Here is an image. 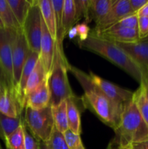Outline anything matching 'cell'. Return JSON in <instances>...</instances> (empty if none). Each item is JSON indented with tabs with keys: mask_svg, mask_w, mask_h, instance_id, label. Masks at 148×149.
Returning <instances> with one entry per match:
<instances>
[{
	"mask_svg": "<svg viewBox=\"0 0 148 149\" xmlns=\"http://www.w3.org/2000/svg\"><path fill=\"white\" fill-rule=\"evenodd\" d=\"M68 71L75 77L84 90L81 101L102 122L113 130L118 126L123 108L115 104L91 81L89 75L68 63Z\"/></svg>",
	"mask_w": 148,
	"mask_h": 149,
	"instance_id": "obj_1",
	"label": "cell"
},
{
	"mask_svg": "<svg viewBox=\"0 0 148 149\" xmlns=\"http://www.w3.org/2000/svg\"><path fill=\"white\" fill-rule=\"evenodd\" d=\"M78 44L81 49L99 55L117 65L139 84L145 81V77L139 65L115 42L102 39L90 32L86 40L78 41Z\"/></svg>",
	"mask_w": 148,
	"mask_h": 149,
	"instance_id": "obj_2",
	"label": "cell"
},
{
	"mask_svg": "<svg viewBox=\"0 0 148 149\" xmlns=\"http://www.w3.org/2000/svg\"><path fill=\"white\" fill-rule=\"evenodd\" d=\"M115 142L119 146H129L148 138V127L133 98L123 108L118 127L115 130Z\"/></svg>",
	"mask_w": 148,
	"mask_h": 149,
	"instance_id": "obj_3",
	"label": "cell"
},
{
	"mask_svg": "<svg viewBox=\"0 0 148 149\" xmlns=\"http://www.w3.org/2000/svg\"><path fill=\"white\" fill-rule=\"evenodd\" d=\"M68 64L63 48L56 45L52 69L47 75L51 106H57L61 102L75 96L68 80Z\"/></svg>",
	"mask_w": 148,
	"mask_h": 149,
	"instance_id": "obj_4",
	"label": "cell"
},
{
	"mask_svg": "<svg viewBox=\"0 0 148 149\" xmlns=\"http://www.w3.org/2000/svg\"><path fill=\"white\" fill-rule=\"evenodd\" d=\"M24 124L38 141L46 143L55 128L52 106L41 109L26 107Z\"/></svg>",
	"mask_w": 148,
	"mask_h": 149,
	"instance_id": "obj_5",
	"label": "cell"
},
{
	"mask_svg": "<svg viewBox=\"0 0 148 149\" xmlns=\"http://www.w3.org/2000/svg\"><path fill=\"white\" fill-rule=\"evenodd\" d=\"M22 30L29 49L38 54L40 53L42 17L39 1H33Z\"/></svg>",
	"mask_w": 148,
	"mask_h": 149,
	"instance_id": "obj_6",
	"label": "cell"
},
{
	"mask_svg": "<svg viewBox=\"0 0 148 149\" xmlns=\"http://www.w3.org/2000/svg\"><path fill=\"white\" fill-rule=\"evenodd\" d=\"M29 51L30 49L28 47L22 29L17 31H15L13 34L12 55L14 92L18 85L22 70L27 60Z\"/></svg>",
	"mask_w": 148,
	"mask_h": 149,
	"instance_id": "obj_7",
	"label": "cell"
},
{
	"mask_svg": "<svg viewBox=\"0 0 148 149\" xmlns=\"http://www.w3.org/2000/svg\"><path fill=\"white\" fill-rule=\"evenodd\" d=\"M15 31L0 29V64L1 65L8 89L14 93L12 74V39Z\"/></svg>",
	"mask_w": 148,
	"mask_h": 149,
	"instance_id": "obj_8",
	"label": "cell"
},
{
	"mask_svg": "<svg viewBox=\"0 0 148 149\" xmlns=\"http://www.w3.org/2000/svg\"><path fill=\"white\" fill-rule=\"evenodd\" d=\"M89 75L91 81L117 106L124 108V106L133 98V92L122 88L110 81H107L91 71H89Z\"/></svg>",
	"mask_w": 148,
	"mask_h": 149,
	"instance_id": "obj_9",
	"label": "cell"
},
{
	"mask_svg": "<svg viewBox=\"0 0 148 149\" xmlns=\"http://www.w3.org/2000/svg\"><path fill=\"white\" fill-rule=\"evenodd\" d=\"M129 0H116L105 16L95 25L92 32H100L117 23L124 17L133 15Z\"/></svg>",
	"mask_w": 148,
	"mask_h": 149,
	"instance_id": "obj_10",
	"label": "cell"
},
{
	"mask_svg": "<svg viewBox=\"0 0 148 149\" xmlns=\"http://www.w3.org/2000/svg\"><path fill=\"white\" fill-rule=\"evenodd\" d=\"M123 49L131 59L139 65L145 77V81L148 78V43L137 42L132 43H116ZM144 81V82H145Z\"/></svg>",
	"mask_w": 148,
	"mask_h": 149,
	"instance_id": "obj_11",
	"label": "cell"
},
{
	"mask_svg": "<svg viewBox=\"0 0 148 149\" xmlns=\"http://www.w3.org/2000/svg\"><path fill=\"white\" fill-rule=\"evenodd\" d=\"M55 47H56V42L52 39V36L48 31L47 28L46 27L42 20V33L39 59L41 61L46 75L49 74L52 69L54 56H55Z\"/></svg>",
	"mask_w": 148,
	"mask_h": 149,
	"instance_id": "obj_12",
	"label": "cell"
},
{
	"mask_svg": "<svg viewBox=\"0 0 148 149\" xmlns=\"http://www.w3.org/2000/svg\"><path fill=\"white\" fill-rule=\"evenodd\" d=\"M102 39L115 43H132L139 40L138 31L124 28H109L100 32H91Z\"/></svg>",
	"mask_w": 148,
	"mask_h": 149,
	"instance_id": "obj_13",
	"label": "cell"
},
{
	"mask_svg": "<svg viewBox=\"0 0 148 149\" xmlns=\"http://www.w3.org/2000/svg\"><path fill=\"white\" fill-rule=\"evenodd\" d=\"M39 59V54L32 52L30 50L29 51L27 60H26L23 70H22L18 85L14 92L15 95L23 110L25 109V88H26L28 79L29 77H30V74Z\"/></svg>",
	"mask_w": 148,
	"mask_h": 149,
	"instance_id": "obj_14",
	"label": "cell"
},
{
	"mask_svg": "<svg viewBox=\"0 0 148 149\" xmlns=\"http://www.w3.org/2000/svg\"><path fill=\"white\" fill-rule=\"evenodd\" d=\"M50 106V93L47 84V77L39 87L28 95L25 101L26 107L41 109Z\"/></svg>",
	"mask_w": 148,
	"mask_h": 149,
	"instance_id": "obj_15",
	"label": "cell"
},
{
	"mask_svg": "<svg viewBox=\"0 0 148 149\" xmlns=\"http://www.w3.org/2000/svg\"><path fill=\"white\" fill-rule=\"evenodd\" d=\"M23 109L17 101L14 93L8 89H4L0 95V113L11 118L21 116Z\"/></svg>",
	"mask_w": 148,
	"mask_h": 149,
	"instance_id": "obj_16",
	"label": "cell"
},
{
	"mask_svg": "<svg viewBox=\"0 0 148 149\" xmlns=\"http://www.w3.org/2000/svg\"><path fill=\"white\" fill-rule=\"evenodd\" d=\"M116 0H89V21L94 20L97 24L113 5Z\"/></svg>",
	"mask_w": 148,
	"mask_h": 149,
	"instance_id": "obj_17",
	"label": "cell"
},
{
	"mask_svg": "<svg viewBox=\"0 0 148 149\" xmlns=\"http://www.w3.org/2000/svg\"><path fill=\"white\" fill-rule=\"evenodd\" d=\"M76 96L70 97L66 100L68 127L70 130L73 133L81 135V113H80L79 108L76 103Z\"/></svg>",
	"mask_w": 148,
	"mask_h": 149,
	"instance_id": "obj_18",
	"label": "cell"
},
{
	"mask_svg": "<svg viewBox=\"0 0 148 149\" xmlns=\"http://www.w3.org/2000/svg\"><path fill=\"white\" fill-rule=\"evenodd\" d=\"M41 17L45 26L47 28L48 31L52 36V39L57 41L56 23H55V15L51 0H40L39 1Z\"/></svg>",
	"mask_w": 148,
	"mask_h": 149,
	"instance_id": "obj_19",
	"label": "cell"
},
{
	"mask_svg": "<svg viewBox=\"0 0 148 149\" xmlns=\"http://www.w3.org/2000/svg\"><path fill=\"white\" fill-rule=\"evenodd\" d=\"M46 77H47V75L42 65L41 61L40 59H39L28 79L27 84L25 88V101H26V96L32 93L33 90H36L37 87H39L46 79Z\"/></svg>",
	"mask_w": 148,
	"mask_h": 149,
	"instance_id": "obj_20",
	"label": "cell"
},
{
	"mask_svg": "<svg viewBox=\"0 0 148 149\" xmlns=\"http://www.w3.org/2000/svg\"><path fill=\"white\" fill-rule=\"evenodd\" d=\"M52 110L55 128L61 133H65L67 130H69L66 100L61 102L57 106H52Z\"/></svg>",
	"mask_w": 148,
	"mask_h": 149,
	"instance_id": "obj_21",
	"label": "cell"
},
{
	"mask_svg": "<svg viewBox=\"0 0 148 149\" xmlns=\"http://www.w3.org/2000/svg\"><path fill=\"white\" fill-rule=\"evenodd\" d=\"M10 8L20 27H23L33 1L28 0H7Z\"/></svg>",
	"mask_w": 148,
	"mask_h": 149,
	"instance_id": "obj_22",
	"label": "cell"
},
{
	"mask_svg": "<svg viewBox=\"0 0 148 149\" xmlns=\"http://www.w3.org/2000/svg\"><path fill=\"white\" fill-rule=\"evenodd\" d=\"M0 18L5 29L17 31L22 29L17 23L7 0H0Z\"/></svg>",
	"mask_w": 148,
	"mask_h": 149,
	"instance_id": "obj_23",
	"label": "cell"
},
{
	"mask_svg": "<svg viewBox=\"0 0 148 149\" xmlns=\"http://www.w3.org/2000/svg\"><path fill=\"white\" fill-rule=\"evenodd\" d=\"M75 4L73 0L64 1L63 14H62V35L65 39L71 28L75 26Z\"/></svg>",
	"mask_w": 148,
	"mask_h": 149,
	"instance_id": "obj_24",
	"label": "cell"
},
{
	"mask_svg": "<svg viewBox=\"0 0 148 149\" xmlns=\"http://www.w3.org/2000/svg\"><path fill=\"white\" fill-rule=\"evenodd\" d=\"M23 123L21 116L11 118L0 113V138L4 141L6 138L18 129Z\"/></svg>",
	"mask_w": 148,
	"mask_h": 149,
	"instance_id": "obj_25",
	"label": "cell"
},
{
	"mask_svg": "<svg viewBox=\"0 0 148 149\" xmlns=\"http://www.w3.org/2000/svg\"><path fill=\"white\" fill-rule=\"evenodd\" d=\"M53 6L55 15V23H56L57 41L56 45L61 48H63L64 37L62 35V14H63L64 1L65 0H51Z\"/></svg>",
	"mask_w": 148,
	"mask_h": 149,
	"instance_id": "obj_26",
	"label": "cell"
},
{
	"mask_svg": "<svg viewBox=\"0 0 148 149\" xmlns=\"http://www.w3.org/2000/svg\"><path fill=\"white\" fill-rule=\"evenodd\" d=\"M133 100L148 127V99L145 94L144 84H139V88L133 92Z\"/></svg>",
	"mask_w": 148,
	"mask_h": 149,
	"instance_id": "obj_27",
	"label": "cell"
},
{
	"mask_svg": "<svg viewBox=\"0 0 148 149\" xmlns=\"http://www.w3.org/2000/svg\"><path fill=\"white\" fill-rule=\"evenodd\" d=\"M24 122L4 140L7 149H25Z\"/></svg>",
	"mask_w": 148,
	"mask_h": 149,
	"instance_id": "obj_28",
	"label": "cell"
},
{
	"mask_svg": "<svg viewBox=\"0 0 148 149\" xmlns=\"http://www.w3.org/2000/svg\"><path fill=\"white\" fill-rule=\"evenodd\" d=\"M49 149H70L63 134L55 128L49 141L46 143Z\"/></svg>",
	"mask_w": 148,
	"mask_h": 149,
	"instance_id": "obj_29",
	"label": "cell"
},
{
	"mask_svg": "<svg viewBox=\"0 0 148 149\" xmlns=\"http://www.w3.org/2000/svg\"><path fill=\"white\" fill-rule=\"evenodd\" d=\"M75 4V23L80 20L84 18L86 21V24L89 21V0H73Z\"/></svg>",
	"mask_w": 148,
	"mask_h": 149,
	"instance_id": "obj_30",
	"label": "cell"
},
{
	"mask_svg": "<svg viewBox=\"0 0 148 149\" xmlns=\"http://www.w3.org/2000/svg\"><path fill=\"white\" fill-rule=\"evenodd\" d=\"M64 138L70 149H86L80 135L73 133L70 130L63 133Z\"/></svg>",
	"mask_w": 148,
	"mask_h": 149,
	"instance_id": "obj_31",
	"label": "cell"
},
{
	"mask_svg": "<svg viewBox=\"0 0 148 149\" xmlns=\"http://www.w3.org/2000/svg\"><path fill=\"white\" fill-rule=\"evenodd\" d=\"M110 28H124V29H135V30L138 31L137 14H133L127 16Z\"/></svg>",
	"mask_w": 148,
	"mask_h": 149,
	"instance_id": "obj_32",
	"label": "cell"
},
{
	"mask_svg": "<svg viewBox=\"0 0 148 149\" xmlns=\"http://www.w3.org/2000/svg\"><path fill=\"white\" fill-rule=\"evenodd\" d=\"M24 135L25 149H39V141L33 136V135L30 134L26 125L24 127Z\"/></svg>",
	"mask_w": 148,
	"mask_h": 149,
	"instance_id": "obj_33",
	"label": "cell"
},
{
	"mask_svg": "<svg viewBox=\"0 0 148 149\" xmlns=\"http://www.w3.org/2000/svg\"><path fill=\"white\" fill-rule=\"evenodd\" d=\"M138 33L139 39L148 36V17H138Z\"/></svg>",
	"mask_w": 148,
	"mask_h": 149,
	"instance_id": "obj_34",
	"label": "cell"
},
{
	"mask_svg": "<svg viewBox=\"0 0 148 149\" xmlns=\"http://www.w3.org/2000/svg\"><path fill=\"white\" fill-rule=\"evenodd\" d=\"M78 31V41H84L89 37L90 34V28L86 23H78L75 26Z\"/></svg>",
	"mask_w": 148,
	"mask_h": 149,
	"instance_id": "obj_35",
	"label": "cell"
},
{
	"mask_svg": "<svg viewBox=\"0 0 148 149\" xmlns=\"http://www.w3.org/2000/svg\"><path fill=\"white\" fill-rule=\"evenodd\" d=\"M148 2V0H129L131 8L134 14H137L138 12Z\"/></svg>",
	"mask_w": 148,
	"mask_h": 149,
	"instance_id": "obj_36",
	"label": "cell"
},
{
	"mask_svg": "<svg viewBox=\"0 0 148 149\" xmlns=\"http://www.w3.org/2000/svg\"><path fill=\"white\" fill-rule=\"evenodd\" d=\"M129 146L131 149H148V138L140 142L131 144Z\"/></svg>",
	"mask_w": 148,
	"mask_h": 149,
	"instance_id": "obj_37",
	"label": "cell"
},
{
	"mask_svg": "<svg viewBox=\"0 0 148 149\" xmlns=\"http://www.w3.org/2000/svg\"><path fill=\"white\" fill-rule=\"evenodd\" d=\"M0 84H1L3 89H8L7 80H6L5 76H4V71H3L2 68H1V64H0Z\"/></svg>",
	"mask_w": 148,
	"mask_h": 149,
	"instance_id": "obj_38",
	"label": "cell"
},
{
	"mask_svg": "<svg viewBox=\"0 0 148 149\" xmlns=\"http://www.w3.org/2000/svg\"><path fill=\"white\" fill-rule=\"evenodd\" d=\"M138 17H148V2L137 13Z\"/></svg>",
	"mask_w": 148,
	"mask_h": 149,
	"instance_id": "obj_39",
	"label": "cell"
},
{
	"mask_svg": "<svg viewBox=\"0 0 148 149\" xmlns=\"http://www.w3.org/2000/svg\"><path fill=\"white\" fill-rule=\"evenodd\" d=\"M67 36H68L71 39H74V38H75L76 36H78V31H77V29H76V27H75V26H73V27L71 28V29H70V31H68Z\"/></svg>",
	"mask_w": 148,
	"mask_h": 149,
	"instance_id": "obj_40",
	"label": "cell"
},
{
	"mask_svg": "<svg viewBox=\"0 0 148 149\" xmlns=\"http://www.w3.org/2000/svg\"><path fill=\"white\" fill-rule=\"evenodd\" d=\"M39 149H49L47 144L43 141H39Z\"/></svg>",
	"mask_w": 148,
	"mask_h": 149,
	"instance_id": "obj_41",
	"label": "cell"
},
{
	"mask_svg": "<svg viewBox=\"0 0 148 149\" xmlns=\"http://www.w3.org/2000/svg\"><path fill=\"white\" fill-rule=\"evenodd\" d=\"M116 145L118 146L117 148H116L115 149H131L130 148V146H119L118 145L117 143H116Z\"/></svg>",
	"mask_w": 148,
	"mask_h": 149,
	"instance_id": "obj_42",
	"label": "cell"
},
{
	"mask_svg": "<svg viewBox=\"0 0 148 149\" xmlns=\"http://www.w3.org/2000/svg\"><path fill=\"white\" fill-rule=\"evenodd\" d=\"M142 84H143V83H142ZM144 85H145V94H146V96H147V99H148V87H147V86H146V85H145V84H144Z\"/></svg>",
	"mask_w": 148,
	"mask_h": 149,
	"instance_id": "obj_43",
	"label": "cell"
},
{
	"mask_svg": "<svg viewBox=\"0 0 148 149\" xmlns=\"http://www.w3.org/2000/svg\"><path fill=\"white\" fill-rule=\"evenodd\" d=\"M139 41H141V42H147L148 43V36H147V37L144 38V39H139Z\"/></svg>",
	"mask_w": 148,
	"mask_h": 149,
	"instance_id": "obj_44",
	"label": "cell"
},
{
	"mask_svg": "<svg viewBox=\"0 0 148 149\" xmlns=\"http://www.w3.org/2000/svg\"><path fill=\"white\" fill-rule=\"evenodd\" d=\"M4 29V25H3L1 18H0V29Z\"/></svg>",
	"mask_w": 148,
	"mask_h": 149,
	"instance_id": "obj_45",
	"label": "cell"
},
{
	"mask_svg": "<svg viewBox=\"0 0 148 149\" xmlns=\"http://www.w3.org/2000/svg\"><path fill=\"white\" fill-rule=\"evenodd\" d=\"M3 90H4V89L2 88L1 85V84H0V95H1V93H2Z\"/></svg>",
	"mask_w": 148,
	"mask_h": 149,
	"instance_id": "obj_46",
	"label": "cell"
},
{
	"mask_svg": "<svg viewBox=\"0 0 148 149\" xmlns=\"http://www.w3.org/2000/svg\"><path fill=\"white\" fill-rule=\"evenodd\" d=\"M143 84H145V85H146V86H147V87H148V78L146 80H145V82L143 83Z\"/></svg>",
	"mask_w": 148,
	"mask_h": 149,
	"instance_id": "obj_47",
	"label": "cell"
},
{
	"mask_svg": "<svg viewBox=\"0 0 148 149\" xmlns=\"http://www.w3.org/2000/svg\"><path fill=\"white\" fill-rule=\"evenodd\" d=\"M0 149H2V148H1V144H0Z\"/></svg>",
	"mask_w": 148,
	"mask_h": 149,
	"instance_id": "obj_48",
	"label": "cell"
}]
</instances>
